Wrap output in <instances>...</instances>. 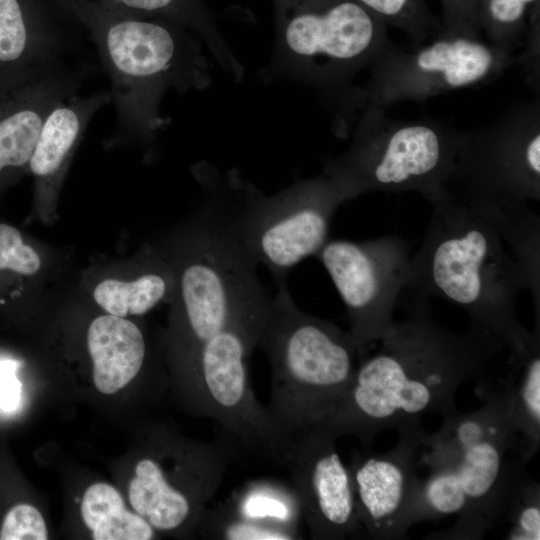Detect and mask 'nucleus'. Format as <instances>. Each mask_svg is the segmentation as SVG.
<instances>
[{
  "instance_id": "1",
  "label": "nucleus",
  "mask_w": 540,
  "mask_h": 540,
  "mask_svg": "<svg viewBox=\"0 0 540 540\" xmlns=\"http://www.w3.org/2000/svg\"><path fill=\"white\" fill-rule=\"evenodd\" d=\"M377 342L379 349L360 360L347 391L322 422L366 447L382 431L414 434L428 414L457 413L458 388L484 379L506 346L474 325L464 333L446 329L432 318L426 300L414 298L406 317Z\"/></svg>"
},
{
  "instance_id": "2",
  "label": "nucleus",
  "mask_w": 540,
  "mask_h": 540,
  "mask_svg": "<svg viewBox=\"0 0 540 540\" xmlns=\"http://www.w3.org/2000/svg\"><path fill=\"white\" fill-rule=\"evenodd\" d=\"M428 202L431 220L405 289L414 299L434 296L457 305L512 354L525 352L540 326L528 332L516 316L517 298L529 289L521 264L496 226L448 188Z\"/></svg>"
},
{
  "instance_id": "3",
  "label": "nucleus",
  "mask_w": 540,
  "mask_h": 540,
  "mask_svg": "<svg viewBox=\"0 0 540 540\" xmlns=\"http://www.w3.org/2000/svg\"><path fill=\"white\" fill-rule=\"evenodd\" d=\"M88 33L110 79L118 132L149 138L164 124L165 92L205 86L198 35L174 21L139 16L98 0H62Z\"/></svg>"
},
{
  "instance_id": "4",
  "label": "nucleus",
  "mask_w": 540,
  "mask_h": 540,
  "mask_svg": "<svg viewBox=\"0 0 540 540\" xmlns=\"http://www.w3.org/2000/svg\"><path fill=\"white\" fill-rule=\"evenodd\" d=\"M256 347L271 368L266 408L286 435L326 420L350 386L359 354L349 332L302 311L287 282L271 296Z\"/></svg>"
},
{
  "instance_id": "5",
  "label": "nucleus",
  "mask_w": 540,
  "mask_h": 540,
  "mask_svg": "<svg viewBox=\"0 0 540 540\" xmlns=\"http://www.w3.org/2000/svg\"><path fill=\"white\" fill-rule=\"evenodd\" d=\"M462 133L431 120H398L366 105L349 147L324 172L352 199L370 192H417L427 201L450 178Z\"/></svg>"
},
{
  "instance_id": "6",
  "label": "nucleus",
  "mask_w": 540,
  "mask_h": 540,
  "mask_svg": "<svg viewBox=\"0 0 540 540\" xmlns=\"http://www.w3.org/2000/svg\"><path fill=\"white\" fill-rule=\"evenodd\" d=\"M280 60L352 109L365 104L351 81L395 44L387 26L356 0H272Z\"/></svg>"
},
{
  "instance_id": "7",
  "label": "nucleus",
  "mask_w": 540,
  "mask_h": 540,
  "mask_svg": "<svg viewBox=\"0 0 540 540\" xmlns=\"http://www.w3.org/2000/svg\"><path fill=\"white\" fill-rule=\"evenodd\" d=\"M532 455L521 438L485 440L451 448L420 442L418 465L428 468L419 475L413 525L457 515L437 539H480L503 520L517 483Z\"/></svg>"
},
{
  "instance_id": "8",
  "label": "nucleus",
  "mask_w": 540,
  "mask_h": 540,
  "mask_svg": "<svg viewBox=\"0 0 540 540\" xmlns=\"http://www.w3.org/2000/svg\"><path fill=\"white\" fill-rule=\"evenodd\" d=\"M234 218V195L213 189L179 274L188 360L205 341L271 296L258 279V264L241 242Z\"/></svg>"
},
{
  "instance_id": "9",
  "label": "nucleus",
  "mask_w": 540,
  "mask_h": 540,
  "mask_svg": "<svg viewBox=\"0 0 540 540\" xmlns=\"http://www.w3.org/2000/svg\"><path fill=\"white\" fill-rule=\"evenodd\" d=\"M235 228L246 250L264 265L276 285L328 241L338 207L352 200L347 189L325 172L273 195L250 185L235 187Z\"/></svg>"
},
{
  "instance_id": "10",
  "label": "nucleus",
  "mask_w": 540,
  "mask_h": 540,
  "mask_svg": "<svg viewBox=\"0 0 540 540\" xmlns=\"http://www.w3.org/2000/svg\"><path fill=\"white\" fill-rule=\"evenodd\" d=\"M445 187L476 204L515 208L540 200V103L521 104L462 133Z\"/></svg>"
},
{
  "instance_id": "11",
  "label": "nucleus",
  "mask_w": 540,
  "mask_h": 540,
  "mask_svg": "<svg viewBox=\"0 0 540 540\" xmlns=\"http://www.w3.org/2000/svg\"><path fill=\"white\" fill-rule=\"evenodd\" d=\"M430 39L413 50L395 44L370 67L371 77L363 89L365 106L386 108L479 86L521 63L520 54L494 46L483 36L440 28Z\"/></svg>"
},
{
  "instance_id": "12",
  "label": "nucleus",
  "mask_w": 540,
  "mask_h": 540,
  "mask_svg": "<svg viewBox=\"0 0 540 540\" xmlns=\"http://www.w3.org/2000/svg\"><path fill=\"white\" fill-rule=\"evenodd\" d=\"M316 257L325 267L345 307L359 354L379 341L394 323L405 289L410 245L395 235L364 241H327Z\"/></svg>"
},
{
  "instance_id": "13",
  "label": "nucleus",
  "mask_w": 540,
  "mask_h": 540,
  "mask_svg": "<svg viewBox=\"0 0 540 540\" xmlns=\"http://www.w3.org/2000/svg\"><path fill=\"white\" fill-rule=\"evenodd\" d=\"M338 437L324 423L299 430L289 435L281 461L314 540L359 538L364 530L349 468L337 451Z\"/></svg>"
},
{
  "instance_id": "14",
  "label": "nucleus",
  "mask_w": 540,
  "mask_h": 540,
  "mask_svg": "<svg viewBox=\"0 0 540 540\" xmlns=\"http://www.w3.org/2000/svg\"><path fill=\"white\" fill-rule=\"evenodd\" d=\"M422 431L399 434L396 445L385 453L364 446L351 457L348 468L359 519L373 539H405L413 525Z\"/></svg>"
},
{
  "instance_id": "15",
  "label": "nucleus",
  "mask_w": 540,
  "mask_h": 540,
  "mask_svg": "<svg viewBox=\"0 0 540 540\" xmlns=\"http://www.w3.org/2000/svg\"><path fill=\"white\" fill-rule=\"evenodd\" d=\"M74 24L62 0H0V69L26 83L65 67Z\"/></svg>"
},
{
  "instance_id": "16",
  "label": "nucleus",
  "mask_w": 540,
  "mask_h": 540,
  "mask_svg": "<svg viewBox=\"0 0 540 540\" xmlns=\"http://www.w3.org/2000/svg\"><path fill=\"white\" fill-rule=\"evenodd\" d=\"M93 381L99 392L113 394L141 371L147 352L145 337L132 321L111 314L95 318L87 332Z\"/></svg>"
},
{
  "instance_id": "17",
  "label": "nucleus",
  "mask_w": 540,
  "mask_h": 540,
  "mask_svg": "<svg viewBox=\"0 0 540 540\" xmlns=\"http://www.w3.org/2000/svg\"><path fill=\"white\" fill-rule=\"evenodd\" d=\"M134 472L128 488L130 504L154 530L175 531L200 521L203 513L166 483L156 459H141Z\"/></svg>"
},
{
  "instance_id": "18",
  "label": "nucleus",
  "mask_w": 540,
  "mask_h": 540,
  "mask_svg": "<svg viewBox=\"0 0 540 540\" xmlns=\"http://www.w3.org/2000/svg\"><path fill=\"white\" fill-rule=\"evenodd\" d=\"M511 372L501 386L513 425L535 454L540 442V333L523 353H511Z\"/></svg>"
},
{
  "instance_id": "19",
  "label": "nucleus",
  "mask_w": 540,
  "mask_h": 540,
  "mask_svg": "<svg viewBox=\"0 0 540 540\" xmlns=\"http://www.w3.org/2000/svg\"><path fill=\"white\" fill-rule=\"evenodd\" d=\"M81 515L94 540H150L155 530L136 512L129 511L120 493L107 483L87 488Z\"/></svg>"
},
{
  "instance_id": "20",
  "label": "nucleus",
  "mask_w": 540,
  "mask_h": 540,
  "mask_svg": "<svg viewBox=\"0 0 540 540\" xmlns=\"http://www.w3.org/2000/svg\"><path fill=\"white\" fill-rule=\"evenodd\" d=\"M225 502L246 519L296 532L303 519L300 501L290 483L273 479L248 481Z\"/></svg>"
},
{
  "instance_id": "21",
  "label": "nucleus",
  "mask_w": 540,
  "mask_h": 540,
  "mask_svg": "<svg viewBox=\"0 0 540 540\" xmlns=\"http://www.w3.org/2000/svg\"><path fill=\"white\" fill-rule=\"evenodd\" d=\"M114 9L139 16L165 18L190 29L204 40L225 64H233L205 0H98Z\"/></svg>"
},
{
  "instance_id": "22",
  "label": "nucleus",
  "mask_w": 540,
  "mask_h": 540,
  "mask_svg": "<svg viewBox=\"0 0 540 540\" xmlns=\"http://www.w3.org/2000/svg\"><path fill=\"white\" fill-rule=\"evenodd\" d=\"M168 291L167 276L151 271L129 281L105 279L94 288L93 297L108 314L126 317L147 313Z\"/></svg>"
},
{
  "instance_id": "23",
  "label": "nucleus",
  "mask_w": 540,
  "mask_h": 540,
  "mask_svg": "<svg viewBox=\"0 0 540 540\" xmlns=\"http://www.w3.org/2000/svg\"><path fill=\"white\" fill-rule=\"evenodd\" d=\"M540 0H477L476 17L482 35L509 51L525 40L530 19Z\"/></svg>"
},
{
  "instance_id": "24",
  "label": "nucleus",
  "mask_w": 540,
  "mask_h": 540,
  "mask_svg": "<svg viewBox=\"0 0 540 540\" xmlns=\"http://www.w3.org/2000/svg\"><path fill=\"white\" fill-rule=\"evenodd\" d=\"M387 27L396 28L419 45L435 36L440 18L430 7L429 0H356Z\"/></svg>"
},
{
  "instance_id": "25",
  "label": "nucleus",
  "mask_w": 540,
  "mask_h": 540,
  "mask_svg": "<svg viewBox=\"0 0 540 540\" xmlns=\"http://www.w3.org/2000/svg\"><path fill=\"white\" fill-rule=\"evenodd\" d=\"M199 524L207 538L220 540H293L299 532L255 522L236 514L226 502L203 513Z\"/></svg>"
},
{
  "instance_id": "26",
  "label": "nucleus",
  "mask_w": 540,
  "mask_h": 540,
  "mask_svg": "<svg viewBox=\"0 0 540 540\" xmlns=\"http://www.w3.org/2000/svg\"><path fill=\"white\" fill-rule=\"evenodd\" d=\"M503 520L510 523L507 539H540L539 483L531 479L526 472L512 492Z\"/></svg>"
},
{
  "instance_id": "27",
  "label": "nucleus",
  "mask_w": 540,
  "mask_h": 540,
  "mask_svg": "<svg viewBox=\"0 0 540 540\" xmlns=\"http://www.w3.org/2000/svg\"><path fill=\"white\" fill-rule=\"evenodd\" d=\"M40 266L38 253L24 243L19 229L0 223V273L8 271L30 276L37 273Z\"/></svg>"
},
{
  "instance_id": "28",
  "label": "nucleus",
  "mask_w": 540,
  "mask_h": 540,
  "mask_svg": "<svg viewBox=\"0 0 540 540\" xmlns=\"http://www.w3.org/2000/svg\"><path fill=\"white\" fill-rule=\"evenodd\" d=\"M48 531L41 513L34 506L20 503L5 515L0 540H46Z\"/></svg>"
},
{
  "instance_id": "29",
  "label": "nucleus",
  "mask_w": 540,
  "mask_h": 540,
  "mask_svg": "<svg viewBox=\"0 0 540 540\" xmlns=\"http://www.w3.org/2000/svg\"><path fill=\"white\" fill-rule=\"evenodd\" d=\"M441 29L482 36L476 17L477 0H439Z\"/></svg>"
},
{
  "instance_id": "30",
  "label": "nucleus",
  "mask_w": 540,
  "mask_h": 540,
  "mask_svg": "<svg viewBox=\"0 0 540 540\" xmlns=\"http://www.w3.org/2000/svg\"><path fill=\"white\" fill-rule=\"evenodd\" d=\"M526 47L521 57V64L525 66L529 86L539 93L540 84V9L535 11L530 19L525 36Z\"/></svg>"
},
{
  "instance_id": "31",
  "label": "nucleus",
  "mask_w": 540,
  "mask_h": 540,
  "mask_svg": "<svg viewBox=\"0 0 540 540\" xmlns=\"http://www.w3.org/2000/svg\"><path fill=\"white\" fill-rule=\"evenodd\" d=\"M11 370L0 368V406L11 410L18 403L19 384L13 377Z\"/></svg>"
}]
</instances>
